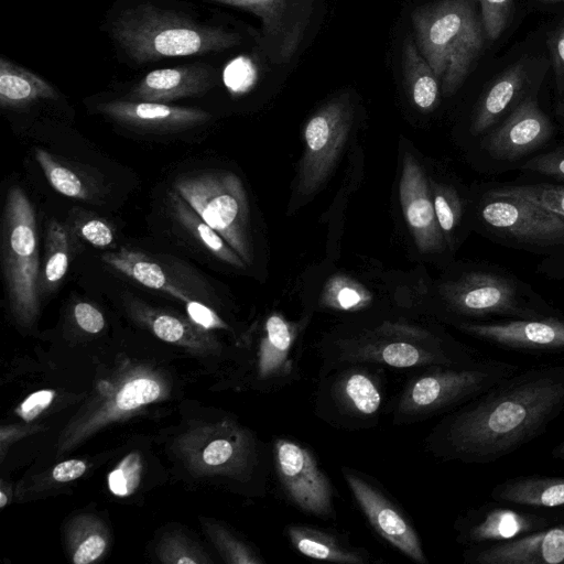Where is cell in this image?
<instances>
[{"label":"cell","instance_id":"cell-19","mask_svg":"<svg viewBox=\"0 0 564 564\" xmlns=\"http://www.w3.org/2000/svg\"><path fill=\"white\" fill-rule=\"evenodd\" d=\"M98 110L121 124L150 131L183 130L209 119L198 108L140 100H113L99 105Z\"/></svg>","mask_w":564,"mask_h":564},{"label":"cell","instance_id":"cell-48","mask_svg":"<svg viewBox=\"0 0 564 564\" xmlns=\"http://www.w3.org/2000/svg\"><path fill=\"white\" fill-rule=\"evenodd\" d=\"M86 470V465L79 459H70L56 465L53 469V478L65 482L80 477Z\"/></svg>","mask_w":564,"mask_h":564},{"label":"cell","instance_id":"cell-5","mask_svg":"<svg viewBox=\"0 0 564 564\" xmlns=\"http://www.w3.org/2000/svg\"><path fill=\"white\" fill-rule=\"evenodd\" d=\"M112 36L139 64L220 52L241 42L237 33L151 4L122 13L112 26Z\"/></svg>","mask_w":564,"mask_h":564},{"label":"cell","instance_id":"cell-8","mask_svg":"<svg viewBox=\"0 0 564 564\" xmlns=\"http://www.w3.org/2000/svg\"><path fill=\"white\" fill-rule=\"evenodd\" d=\"M339 362H373L394 368L452 366L475 359L440 337L404 325H382L336 344Z\"/></svg>","mask_w":564,"mask_h":564},{"label":"cell","instance_id":"cell-44","mask_svg":"<svg viewBox=\"0 0 564 564\" xmlns=\"http://www.w3.org/2000/svg\"><path fill=\"white\" fill-rule=\"evenodd\" d=\"M53 398L51 390L34 392L22 402L18 412L25 421H31L50 405Z\"/></svg>","mask_w":564,"mask_h":564},{"label":"cell","instance_id":"cell-17","mask_svg":"<svg viewBox=\"0 0 564 564\" xmlns=\"http://www.w3.org/2000/svg\"><path fill=\"white\" fill-rule=\"evenodd\" d=\"M345 479L375 531L411 560L426 564L419 535L402 512L361 477L345 473Z\"/></svg>","mask_w":564,"mask_h":564},{"label":"cell","instance_id":"cell-46","mask_svg":"<svg viewBox=\"0 0 564 564\" xmlns=\"http://www.w3.org/2000/svg\"><path fill=\"white\" fill-rule=\"evenodd\" d=\"M106 549V542L98 535H91L79 544L73 561L76 564H88L98 558Z\"/></svg>","mask_w":564,"mask_h":564},{"label":"cell","instance_id":"cell-40","mask_svg":"<svg viewBox=\"0 0 564 564\" xmlns=\"http://www.w3.org/2000/svg\"><path fill=\"white\" fill-rule=\"evenodd\" d=\"M556 82V113L564 121V23L549 40Z\"/></svg>","mask_w":564,"mask_h":564},{"label":"cell","instance_id":"cell-14","mask_svg":"<svg viewBox=\"0 0 564 564\" xmlns=\"http://www.w3.org/2000/svg\"><path fill=\"white\" fill-rule=\"evenodd\" d=\"M463 333L490 345L517 351L554 354L564 351L562 314L482 323H459Z\"/></svg>","mask_w":564,"mask_h":564},{"label":"cell","instance_id":"cell-15","mask_svg":"<svg viewBox=\"0 0 564 564\" xmlns=\"http://www.w3.org/2000/svg\"><path fill=\"white\" fill-rule=\"evenodd\" d=\"M399 197L417 249L424 253L443 251L447 246L435 216L431 185L411 153L403 158Z\"/></svg>","mask_w":564,"mask_h":564},{"label":"cell","instance_id":"cell-50","mask_svg":"<svg viewBox=\"0 0 564 564\" xmlns=\"http://www.w3.org/2000/svg\"><path fill=\"white\" fill-rule=\"evenodd\" d=\"M551 455L554 459L564 460V438L553 447Z\"/></svg>","mask_w":564,"mask_h":564},{"label":"cell","instance_id":"cell-51","mask_svg":"<svg viewBox=\"0 0 564 564\" xmlns=\"http://www.w3.org/2000/svg\"><path fill=\"white\" fill-rule=\"evenodd\" d=\"M176 563H195V561L191 557H182L176 561Z\"/></svg>","mask_w":564,"mask_h":564},{"label":"cell","instance_id":"cell-54","mask_svg":"<svg viewBox=\"0 0 564 564\" xmlns=\"http://www.w3.org/2000/svg\"><path fill=\"white\" fill-rule=\"evenodd\" d=\"M557 281H558V282H561V283H562V285L564 286V276H563V278H561V279H558Z\"/></svg>","mask_w":564,"mask_h":564},{"label":"cell","instance_id":"cell-35","mask_svg":"<svg viewBox=\"0 0 564 564\" xmlns=\"http://www.w3.org/2000/svg\"><path fill=\"white\" fill-rule=\"evenodd\" d=\"M480 19L488 40H497L505 31L513 9L514 0H477Z\"/></svg>","mask_w":564,"mask_h":564},{"label":"cell","instance_id":"cell-34","mask_svg":"<svg viewBox=\"0 0 564 564\" xmlns=\"http://www.w3.org/2000/svg\"><path fill=\"white\" fill-rule=\"evenodd\" d=\"M507 191L530 198L564 215V185L554 183L501 184Z\"/></svg>","mask_w":564,"mask_h":564},{"label":"cell","instance_id":"cell-22","mask_svg":"<svg viewBox=\"0 0 564 564\" xmlns=\"http://www.w3.org/2000/svg\"><path fill=\"white\" fill-rule=\"evenodd\" d=\"M495 502L530 508L564 507V477L517 476L497 484L490 491Z\"/></svg>","mask_w":564,"mask_h":564},{"label":"cell","instance_id":"cell-29","mask_svg":"<svg viewBox=\"0 0 564 564\" xmlns=\"http://www.w3.org/2000/svg\"><path fill=\"white\" fill-rule=\"evenodd\" d=\"M169 195L175 218L189 234L221 261L246 268L240 256L174 189Z\"/></svg>","mask_w":564,"mask_h":564},{"label":"cell","instance_id":"cell-28","mask_svg":"<svg viewBox=\"0 0 564 564\" xmlns=\"http://www.w3.org/2000/svg\"><path fill=\"white\" fill-rule=\"evenodd\" d=\"M334 392L343 409L360 416L375 415L382 401L379 386L361 369L343 372L335 383Z\"/></svg>","mask_w":564,"mask_h":564},{"label":"cell","instance_id":"cell-18","mask_svg":"<svg viewBox=\"0 0 564 564\" xmlns=\"http://www.w3.org/2000/svg\"><path fill=\"white\" fill-rule=\"evenodd\" d=\"M470 564H564V521L524 536L469 547Z\"/></svg>","mask_w":564,"mask_h":564},{"label":"cell","instance_id":"cell-53","mask_svg":"<svg viewBox=\"0 0 564 564\" xmlns=\"http://www.w3.org/2000/svg\"><path fill=\"white\" fill-rule=\"evenodd\" d=\"M543 2H563L564 0H540Z\"/></svg>","mask_w":564,"mask_h":564},{"label":"cell","instance_id":"cell-21","mask_svg":"<svg viewBox=\"0 0 564 564\" xmlns=\"http://www.w3.org/2000/svg\"><path fill=\"white\" fill-rule=\"evenodd\" d=\"M527 69L517 63L500 74L480 96L468 127L476 141L500 123L527 96Z\"/></svg>","mask_w":564,"mask_h":564},{"label":"cell","instance_id":"cell-13","mask_svg":"<svg viewBox=\"0 0 564 564\" xmlns=\"http://www.w3.org/2000/svg\"><path fill=\"white\" fill-rule=\"evenodd\" d=\"M488 503L468 510L456 523L457 540L469 547L511 541L564 521V514H545Z\"/></svg>","mask_w":564,"mask_h":564},{"label":"cell","instance_id":"cell-52","mask_svg":"<svg viewBox=\"0 0 564 564\" xmlns=\"http://www.w3.org/2000/svg\"><path fill=\"white\" fill-rule=\"evenodd\" d=\"M7 503V497L3 492H0V507H4Z\"/></svg>","mask_w":564,"mask_h":564},{"label":"cell","instance_id":"cell-25","mask_svg":"<svg viewBox=\"0 0 564 564\" xmlns=\"http://www.w3.org/2000/svg\"><path fill=\"white\" fill-rule=\"evenodd\" d=\"M101 260L147 288L167 292L184 302L188 300L184 292L170 280L162 267L142 252L121 248L117 252L104 253Z\"/></svg>","mask_w":564,"mask_h":564},{"label":"cell","instance_id":"cell-43","mask_svg":"<svg viewBox=\"0 0 564 564\" xmlns=\"http://www.w3.org/2000/svg\"><path fill=\"white\" fill-rule=\"evenodd\" d=\"M74 315L77 324L88 333L96 334L105 326L102 314L89 303H77L74 308Z\"/></svg>","mask_w":564,"mask_h":564},{"label":"cell","instance_id":"cell-41","mask_svg":"<svg viewBox=\"0 0 564 564\" xmlns=\"http://www.w3.org/2000/svg\"><path fill=\"white\" fill-rule=\"evenodd\" d=\"M154 334L162 340L176 343L186 336L187 327L180 318L169 314H156L151 321Z\"/></svg>","mask_w":564,"mask_h":564},{"label":"cell","instance_id":"cell-49","mask_svg":"<svg viewBox=\"0 0 564 564\" xmlns=\"http://www.w3.org/2000/svg\"><path fill=\"white\" fill-rule=\"evenodd\" d=\"M538 271L543 275L556 281L563 278L564 251L555 256L545 257V259L539 264Z\"/></svg>","mask_w":564,"mask_h":564},{"label":"cell","instance_id":"cell-37","mask_svg":"<svg viewBox=\"0 0 564 564\" xmlns=\"http://www.w3.org/2000/svg\"><path fill=\"white\" fill-rule=\"evenodd\" d=\"M160 392V386L155 381L135 379L123 386L117 394L116 403L121 410H132L156 400Z\"/></svg>","mask_w":564,"mask_h":564},{"label":"cell","instance_id":"cell-20","mask_svg":"<svg viewBox=\"0 0 564 564\" xmlns=\"http://www.w3.org/2000/svg\"><path fill=\"white\" fill-rule=\"evenodd\" d=\"M216 79L215 70L206 65L161 68L148 73L131 89L132 100L163 102L206 93Z\"/></svg>","mask_w":564,"mask_h":564},{"label":"cell","instance_id":"cell-27","mask_svg":"<svg viewBox=\"0 0 564 564\" xmlns=\"http://www.w3.org/2000/svg\"><path fill=\"white\" fill-rule=\"evenodd\" d=\"M289 539L304 556L347 564L366 562L365 555L343 544L335 536L314 528L292 525L288 528Z\"/></svg>","mask_w":564,"mask_h":564},{"label":"cell","instance_id":"cell-30","mask_svg":"<svg viewBox=\"0 0 564 564\" xmlns=\"http://www.w3.org/2000/svg\"><path fill=\"white\" fill-rule=\"evenodd\" d=\"M435 216L447 248L456 247L467 207L451 184L430 182Z\"/></svg>","mask_w":564,"mask_h":564},{"label":"cell","instance_id":"cell-12","mask_svg":"<svg viewBox=\"0 0 564 564\" xmlns=\"http://www.w3.org/2000/svg\"><path fill=\"white\" fill-rule=\"evenodd\" d=\"M273 452L279 480L289 499L305 512L329 517L332 485L311 452L285 438L274 442Z\"/></svg>","mask_w":564,"mask_h":564},{"label":"cell","instance_id":"cell-7","mask_svg":"<svg viewBox=\"0 0 564 564\" xmlns=\"http://www.w3.org/2000/svg\"><path fill=\"white\" fill-rule=\"evenodd\" d=\"M174 191L240 256L252 263L250 210L241 180L230 171L182 176Z\"/></svg>","mask_w":564,"mask_h":564},{"label":"cell","instance_id":"cell-3","mask_svg":"<svg viewBox=\"0 0 564 564\" xmlns=\"http://www.w3.org/2000/svg\"><path fill=\"white\" fill-rule=\"evenodd\" d=\"M440 293L456 325L561 314L529 283L491 263L462 268L442 283Z\"/></svg>","mask_w":564,"mask_h":564},{"label":"cell","instance_id":"cell-23","mask_svg":"<svg viewBox=\"0 0 564 564\" xmlns=\"http://www.w3.org/2000/svg\"><path fill=\"white\" fill-rule=\"evenodd\" d=\"M55 89L36 74L0 58V105L19 108L41 99L56 98Z\"/></svg>","mask_w":564,"mask_h":564},{"label":"cell","instance_id":"cell-24","mask_svg":"<svg viewBox=\"0 0 564 564\" xmlns=\"http://www.w3.org/2000/svg\"><path fill=\"white\" fill-rule=\"evenodd\" d=\"M260 344L259 373L262 379H278L290 365V352L295 341V327L280 314H271L264 325Z\"/></svg>","mask_w":564,"mask_h":564},{"label":"cell","instance_id":"cell-11","mask_svg":"<svg viewBox=\"0 0 564 564\" xmlns=\"http://www.w3.org/2000/svg\"><path fill=\"white\" fill-rule=\"evenodd\" d=\"M352 107L348 99L336 98L321 107L304 129V152L300 162L297 191L315 193L327 180L348 138Z\"/></svg>","mask_w":564,"mask_h":564},{"label":"cell","instance_id":"cell-33","mask_svg":"<svg viewBox=\"0 0 564 564\" xmlns=\"http://www.w3.org/2000/svg\"><path fill=\"white\" fill-rule=\"evenodd\" d=\"M324 301L333 308L351 311L364 307L370 301V295L357 283L335 278L326 289Z\"/></svg>","mask_w":564,"mask_h":564},{"label":"cell","instance_id":"cell-9","mask_svg":"<svg viewBox=\"0 0 564 564\" xmlns=\"http://www.w3.org/2000/svg\"><path fill=\"white\" fill-rule=\"evenodd\" d=\"M2 262L11 305L28 321L37 310L40 268L35 210L20 186H12L6 198Z\"/></svg>","mask_w":564,"mask_h":564},{"label":"cell","instance_id":"cell-4","mask_svg":"<svg viewBox=\"0 0 564 564\" xmlns=\"http://www.w3.org/2000/svg\"><path fill=\"white\" fill-rule=\"evenodd\" d=\"M468 219L494 243L544 257L564 251V215L501 184H485L476 191Z\"/></svg>","mask_w":564,"mask_h":564},{"label":"cell","instance_id":"cell-10","mask_svg":"<svg viewBox=\"0 0 564 564\" xmlns=\"http://www.w3.org/2000/svg\"><path fill=\"white\" fill-rule=\"evenodd\" d=\"M554 126L534 96H527L500 123L476 141L477 163L489 174L519 169L542 152Z\"/></svg>","mask_w":564,"mask_h":564},{"label":"cell","instance_id":"cell-42","mask_svg":"<svg viewBox=\"0 0 564 564\" xmlns=\"http://www.w3.org/2000/svg\"><path fill=\"white\" fill-rule=\"evenodd\" d=\"M79 235L95 247H108L113 241L111 227L101 219H89L80 224Z\"/></svg>","mask_w":564,"mask_h":564},{"label":"cell","instance_id":"cell-32","mask_svg":"<svg viewBox=\"0 0 564 564\" xmlns=\"http://www.w3.org/2000/svg\"><path fill=\"white\" fill-rule=\"evenodd\" d=\"M35 159L56 192L76 199L89 197V192L83 180L74 171L57 162L47 151L37 148Z\"/></svg>","mask_w":564,"mask_h":564},{"label":"cell","instance_id":"cell-39","mask_svg":"<svg viewBox=\"0 0 564 564\" xmlns=\"http://www.w3.org/2000/svg\"><path fill=\"white\" fill-rule=\"evenodd\" d=\"M257 79V69L247 57L234 59L225 69L224 80L226 86L235 94L249 90Z\"/></svg>","mask_w":564,"mask_h":564},{"label":"cell","instance_id":"cell-36","mask_svg":"<svg viewBox=\"0 0 564 564\" xmlns=\"http://www.w3.org/2000/svg\"><path fill=\"white\" fill-rule=\"evenodd\" d=\"M518 170L564 181V141L530 158Z\"/></svg>","mask_w":564,"mask_h":564},{"label":"cell","instance_id":"cell-1","mask_svg":"<svg viewBox=\"0 0 564 564\" xmlns=\"http://www.w3.org/2000/svg\"><path fill=\"white\" fill-rule=\"evenodd\" d=\"M564 411V365L519 370L449 414L434 432L436 452L491 464L544 434Z\"/></svg>","mask_w":564,"mask_h":564},{"label":"cell","instance_id":"cell-26","mask_svg":"<svg viewBox=\"0 0 564 564\" xmlns=\"http://www.w3.org/2000/svg\"><path fill=\"white\" fill-rule=\"evenodd\" d=\"M403 72L413 104L422 111L433 110L438 102L440 80L412 37L403 47Z\"/></svg>","mask_w":564,"mask_h":564},{"label":"cell","instance_id":"cell-16","mask_svg":"<svg viewBox=\"0 0 564 564\" xmlns=\"http://www.w3.org/2000/svg\"><path fill=\"white\" fill-rule=\"evenodd\" d=\"M257 15L272 44L273 57L288 61L297 47L310 19L313 0H208Z\"/></svg>","mask_w":564,"mask_h":564},{"label":"cell","instance_id":"cell-45","mask_svg":"<svg viewBox=\"0 0 564 564\" xmlns=\"http://www.w3.org/2000/svg\"><path fill=\"white\" fill-rule=\"evenodd\" d=\"M186 312L189 318L204 328L225 327L217 314L206 305L193 301H186Z\"/></svg>","mask_w":564,"mask_h":564},{"label":"cell","instance_id":"cell-6","mask_svg":"<svg viewBox=\"0 0 564 564\" xmlns=\"http://www.w3.org/2000/svg\"><path fill=\"white\" fill-rule=\"evenodd\" d=\"M519 370V365L498 359L433 366L408 384L397 417L416 420L465 404Z\"/></svg>","mask_w":564,"mask_h":564},{"label":"cell","instance_id":"cell-31","mask_svg":"<svg viewBox=\"0 0 564 564\" xmlns=\"http://www.w3.org/2000/svg\"><path fill=\"white\" fill-rule=\"evenodd\" d=\"M69 235L57 220H51L47 227L46 259L41 289L52 291L65 276L69 264Z\"/></svg>","mask_w":564,"mask_h":564},{"label":"cell","instance_id":"cell-2","mask_svg":"<svg viewBox=\"0 0 564 564\" xmlns=\"http://www.w3.org/2000/svg\"><path fill=\"white\" fill-rule=\"evenodd\" d=\"M476 0H436L412 12L415 43L445 96L455 94L479 57L485 32Z\"/></svg>","mask_w":564,"mask_h":564},{"label":"cell","instance_id":"cell-47","mask_svg":"<svg viewBox=\"0 0 564 564\" xmlns=\"http://www.w3.org/2000/svg\"><path fill=\"white\" fill-rule=\"evenodd\" d=\"M234 445L227 440H215L204 449L203 458L210 466L223 465L228 462L234 454Z\"/></svg>","mask_w":564,"mask_h":564},{"label":"cell","instance_id":"cell-38","mask_svg":"<svg viewBox=\"0 0 564 564\" xmlns=\"http://www.w3.org/2000/svg\"><path fill=\"white\" fill-rule=\"evenodd\" d=\"M140 459L137 454L128 455L117 469L109 474L108 484L110 490L117 496L131 494L139 484Z\"/></svg>","mask_w":564,"mask_h":564}]
</instances>
